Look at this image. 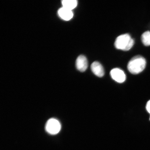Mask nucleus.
Here are the masks:
<instances>
[{
    "label": "nucleus",
    "instance_id": "nucleus-1",
    "mask_svg": "<svg viewBox=\"0 0 150 150\" xmlns=\"http://www.w3.org/2000/svg\"><path fill=\"white\" fill-rule=\"evenodd\" d=\"M146 64L145 58L141 56H136L132 58L129 62L127 69L131 74H138L144 70Z\"/></svg>",
    "mask_w": 150,
    "mask_h": 150
},
{
    "label": "nucleus",
    "instance_id": "nucleus-2",
    "mask_svg": "<svg viewBox=\"0 0 150 150\" xmlns=\"http://www.w3.org/2000/svg\"><path fill=\"white\" fill-rule=\"evenodd\" d=\"M134 41L128 34H125L118 37L116 39L114 46L118 50L128 51L132 47Z\"/></svg>",
    "mask_w": 150,
    "mask_h": 150
},
{
    "label": "nucleus",
    "instance_id": "nucleus-3",
    "mask_svg": "<svg viewBox=\"0 0 150 150\" xmlns=\"http://www.w3.org/2000/svg\"><path fill=\"white\" fill-rule=\"evenodd\" d=\"M61 125L57 119L49 120L46 125L45 129L47 132L52 135H55L59 133L61 129Z\"/></svg>",
    "mask_w": 150,
    "mask_h": 150
},
{
    "label": "nucleus",
    "instance_id": "nucleus-4",
    "mask_svg": "<svg viewBox=\"0 0 150 150\" xmlns=\"http://www.w3.org/2000/svg\"><path fill=\"white\" fill-rule=\"evenodd\" d=\"M110 74L112 79L118 83H123L126 80V75L120 69L115 68L112 69L110 71Z\"/></svg>",
    "mask_w": 150,
    "mask_h": 150
},
{
    "label": "nucleus",
    "instance_id": "nucleus-5",
    "mask_svg": "<svg viewBox=\"0 0 150 150\" xmlns=\"http://www.w3.org/2000/svg\"><path fill=\"white\" fill-rule=\"evenodd\" d=\"M76 65L77 70L81 72H84L88 67L87 58L84 55H80L76 60Z\"/></svg>",
    "mask_w": 150,
    "mask_h": 150
},
{
    "label": "nucleus",
    "instance_id": "nucleus-6",
    "mask_svg": "<svg viewBox=\"0 0 150 150\" xmlns=\"http://www.w3.org/2000/svg\"><path fill=\"white\" fill-rule=\"evenodd\" d=\"M92 71L96 76L102 77L105 74L104 69L102 65L98 62H94L91 66Z\"/></svg>",
    "mask_w": 150,
    "mask_h": 150
},
{
    "label": "nucleus",
    "instance_id": "nucleus-7",
    "mask_svg": "<svg viewBox=\"0 0 150 150\" xmlns=\"http://www.w3.org/2000/svg\"><path fill=\"white\" fill-rule=\"evenodd\" d=\"M58 14L62 19L65 21L70 20L74 16L72 11L64 8L63 7L59 9Z\"/></svg>",
    "mask_w": 150,
    "mask_h": 150
},
{
    "label": "nucleus",
    "instance_id": "nucleus-8",
    "mask_svg": "<svg viewBox=\"0 0 150 150\" xmlns=\"http://www.w3.org/2000/svg\"><path fill=\"white\" fill-rule=\"evenodd\" d=\"M63 7L72 11L76 8L78 4V1L76 0H64L62 1Z\"/></svg>",
    "mask_w": 150,
    "mask_h": 150
},
{
    "label": "nucleus",
    "instance_id": "nucleus-9",
    "mask_svg": "<svg viewBox=\"0 0 150 150\" xmlns=\"http://www.w3.org/2000/svg\"><path fill=\"white\" fill-rule=\"evenodd\" d=\"M142 40L144 45L146 46L150 45V32L147 31L142 34Z\"/></svg>",
    "mask_w": 150,
    "mask_h": 150
},
{
    "label": "nucleus",
    "instance_id": "nucleus-10",
    "mask_svg": "<svg viewBox=\"0 0 150 150\" xmlns=\"http://www.w3.org/2000/svg\"><path fill=\"white\" fill-rule=\"evenodd\" d=\"M146 109L147 112L150 114V100L148 101L146 104Z\"/></svg>",
    "mask_w": 150,
    "mask_h": 150
},
{
    "label": "nucleus",
    "instance_id": "nucleus-11",
    "mask_svg": "<svg viewBox=\"0 0 150 150\" xmlns=\"http://www.w3.org/2000/svg\"><path fill=\"white\" fill-rule=\"evenodd\" d=\"M149 120H150V119H149Z\"/></svg>",
    "mask_w": 150,
    "mask_h": 150
}]
</instances>
